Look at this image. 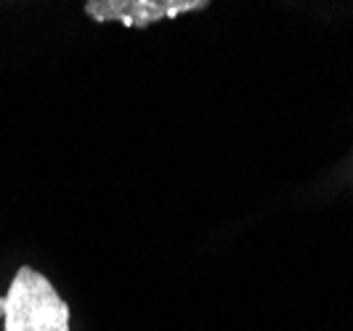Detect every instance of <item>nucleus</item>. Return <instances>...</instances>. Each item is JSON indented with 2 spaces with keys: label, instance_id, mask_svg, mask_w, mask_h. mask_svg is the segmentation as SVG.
<instances>
[{
  "label": "nucleus",
  "instance_id": "2",
  "mask_svg": "<svg viewBox=\"0 0 353 331\" xmlns=\"http://www.w3.org/2000/svg\"><path fill=\"white\" fill-rule=\"evenodd\" d=\"M210 0H85V14L93 21H120L123 27H149L162 19L183 17L208 8Z\"/></svg>",
  "mask_w": 353,
  "mask_h": 331
},
{
  "label": "nucleus",
  "instance_id": "1",
  "mask_svg": "<svg viewBox=\"0 0 353 331\" xmlns=\"http://www.w3.org/2000/svg\"><path fill=\"white\" fill-rule=\"evenodd\" d=\"M6 331H70V308L53 284L32 268H19L3 297Z\"/></svg>",
  "mask_w": 353,
  "mask_h": 331
}]
</instances>
